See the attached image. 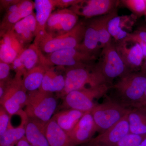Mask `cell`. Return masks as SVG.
I'll return each instance as SVG.
<instances>
[{
  "instance_id": "cell-31",
  "label": "cell",
  "mask_w": 146,
  "mask_h": 146,
  "mask_svg": "<svg viewBox=\"0 0 146 146\" xmlns=\"http://www.w3.org/2000/svg\"><path fill=\"white\" fill-rule=\"evenodd\" d=\"M146 136L129 133L114 146H138Z\"/></svg>"
},
{
  "instance_id": "cell-25",
  "label": "cell",
  "mask_w": 146,
  "mask_h": 146,
  "mask_svg": "<svg viewBox=\"0 0 146 146\" xmlns=\"http://www.w3.org/2000/svg\"><path fill=\"white\" fill-rule=\"evenodd\" d=\"M85 113L76 110L67 109L56 113L52 118L69 135Z\"/></svg>"
},
{
  "instance_id": "cell-29",
  "label": "cell",
  "mask_w": 146,
  "mask_h": 146,
  "mask_svg": "<svg viewBox=\"0 0 146 146\" xmlns=\"http://www.w3.org/2000/svg\"><path fill=\"white\" fill-rule=\"evenodd\" d=\"M117 15V11L115 10L108 14L96 18L100 47L102 49L112 42V36L108 31V23L111 18Z\"/></svg>"
},
{
  "instance_id": "cell-30",
  "label": "cell",
  "mask_w": 146,
  "mask_h": 146,
  "mask_svg": "<svg viewBox=\"0 0 146 146\" xmlns=\"http://www.w3.org/2000/svg\"><path fill=\"white\" fill-rule=\"evenodd\" d=\"M121 1L136 16H141L146 13L145 0H123Z\"/></svg>"
},
{
  "instance_id": "cell-41",
  "label": "cell",
  "mask_w": 146,
  "mask_h": 146,
  "mask_svg": "<svg viewBox=\"0 0 146 146\" xmlns=\"http://www.w3.org/2000/svg\"><path fill=\"white\" fill-rule=\"evenodd\" d=\"M141 29L146 31V27H145L141 28Z\"/></svg>"
},
{
  "instance_id": "cell-42",
  "label": "cell",
  "mask_w": 146,
  "mask_h": 146,
  "mask_svg": "<svg viewBox=\"0 0 146 146\" xmlns=\"http://www.w3.org/2000/svg\"><path fill=\"white\" fill-rule=\"evenodd\" d=\"M143 108H145V109L146 110V107H144Z\"/></svg>"
},
{
  "instance_id": "cell-4",
  "label": "cell",
  "mask_w": 146,
  "mask_h": 146,
  "mask_svg": "<svg viewBox=\"0 0 146 146\" xmlns=\"http://www.w3.org/2000/svg\"><path fill=\"white\" fill-rule=\"evenodd\" d=\"M57 100L52 93L40 89L29 92L25 111L29 118L47 123L52 117Z\"/></svg>"
},
{
  "instance_id": "cell-36",
  "label": "cell",
  "mask_w": 146,
  "mask_h": 146,
  "mask_svg": "<svg viewBox=\"0 0 146 146\" xmlns=\"http://www.w3.org/2000/svg\"><path fill=\"white\" fill-rule=\"evenodd\" d=\"M18 0H1V8L6 9L11 5L18 1Z\"/></svg>"
},
{
  "instance_id": "cell-1",
  "label": "cell",
  "mask_w": 146,
  "mask_h": 146,
  "mask_svg": "<svg viewBox=\"0 0 146 146\" xmlns=\"http://www.w3.org/2000/svg\"><path fill=\"white\" fill-rule=\"evenodd\" d=\"M65 77V87L60 93V96L63 98L70 92L86 88V86L96 87L110 84L96 65L92 64L67 68Z\"/></svg>"
},
{
  "instance_id": "cell-17",
  "label": "cell",
  "mask_w": 146,
  "mask_h": 146,
  "mask_svg": "<svg viewBox=\"0 0 146 146\" xmlns=\"http://www.w3.org/2000/svg\"><path fill=\"white\" fill-rule=\"evenodd\" d=\"M0 35V61L11 64L26 48L11 30Z\"/></svg>"
},
{
  "instance_id": "cell-12",
  "label": "cell",
  "mask_w": 146,
  "mask_h": 146,
  "mask_svg": "<svg viewBox=\"0 0 146 146\" xmlns=\"http://www.w3.org/2000/svg\"><path fill=\"white\" fill-rule=\"evenodd\" d=\"M34 9V2L29 0H18L7 7L0 25V35L11 30L15 24L31 15Z\"/></svg>"
},
{
  "instance_id": "cell-34",
  "label": "cell",
  "mask_w": 146,
  "mask_h": 146,
  "mask_svg": "<svg viewBox=\"0 0 146 146\" xmlns=\"http://www.w3.org/2000/svg\"><path fill=\"white\" fill-rule=\"evenodd\" d=\"M10 64L0 61V82H7L10 79L9 74L11 69Z\"/></svg>"
},
{
  "instance_id": "cell-28",
  "label": "cell",
  "mask_w": 146,
  "mask_h": 146,
  "mask_svg": "<svg viewBox=\"0 0 146 146\" xmlns=\"http://www.w3.org/2000/svg\"><path fill=\"white\" fill-rule=\"evenodd\" d=\"M127 19V18H122L117 15L111 18L108 22V31L115 43L125 40L130 35V33L123 29L126 27L125 21Z\"/></svg>"
},
{
  "instance_id": "cell-9",
  "label": "cell",
  "mask_w": 146,
  "mask_h": 146,
  "mask_svg": "<svg viewBox=\"0 0 146 146\" xmlns=\"http://www.w3.org/2000/svg\"><path fill=\"white\" fill-rule=\"evenodd\" d=\"M96 58L81 51L77 48L59 50L41 55V62L50 66L70 68L83 64H91Z\"/></svg>"
},
{
  "instance_id": "cell-32",
  "label": "cell",
  "mask_w": 146,
  "mask_h": 146,
  "mask_svg": "<svg viewBox=\"0 0 146 146\" xmlns=\"http://www.w3.org/2000/svg\"><path fill=\"white\" fill-rule=\"evenodd\" d=\"M129 39L137 42L140 45L143 50L144 59L146 58V31L141 28L130 33Z\"/></svg>"
},
{
  "instance_id": "cell-40",
  "label": "cell",
  "mask_w": 146,
  "mask_h": 146,
  "mask_svg": "<svg viewBox=\"0 0 146 146\" xmlns=\"http://www.w3.org/2000/svg\"><path fill=\"white\" fill-rule=\"evenodd\" d=\"M138 146H146V138Z\"/></svg>"
},
{
  "instance_id": "cell-44",
  "label": "cell",
  "mask_w": 146,
  "mask_h": 146,
  "mask_svg": "<svg viewBox=\"0 0 146 146\" xmlns=\"http://www.w3.org/2000/svg\"></svg>"
},
{
  "instance_id": "cell-14",
  "label": "cell",
  "mask_w": 146,
  "mask_h": 146,
  "mask_svg": "<svg viewBox=\"0 0 146 146\" xmlns=\"http://www.w3.org/2000/svg\"><path fill=\"white\" fill-rule=\"evenodd\" d=\"M128 114L109 129L92 138L89 141L90 144L97 146H115L130 133Z\"/></svg>"
},
{
  "instance_id": "cell-7",
  "label": "cell",
  "mask_w": 146,
  "mask_h": 146,
  "mask_svg": "<svg viewBox=\"0 0 146 146\" xmlns=\"http://www.w3.org/2000/svg\"><path fill=\"white\" fill-rule=\"evenodd\" d=\"M99 62L96 64L102 75L109 84L131 72L118 53L115 42H112L102 49Z\"/></svg>"
},
{
  "instance_id": "cell-21",
  "label": "cell",
  "mask_w": 146,
  "mask_h": 146,
  "mask_svg": "<svg viewBox=\"0 0 146 146\" xmlns=\"http://www.w3.org/2000/svg\"><path fill=\"white\" fill-rule=\"evenodd\" d=\"M18 115L21 116V123L18 126L14 127L10 123L5 132L0 136V146H14L25 136L26 125L28 117L23 110Z\"/></svg>"
},
{
  "instance_id": "cell-23",
  "label": "cell",
  "mask_w": 146,
  "mask_h": 146,
  "mask_svg": "<svg viewBox=\"0 0 146 146\" xmlns=\"http://www.w3.org/2000/svg\"><path fill=\"white\" fill-rule=\"evenodd\" d=\"M45 133L50 146H72L68 133L52 117L46 123Z\"/></svg>"
},
{
  "instance_id": "cell-24",
  "label": "cell",
  "mask_w": 146,
  "mask_h": 146,
  "mask_svg": "<svg viewBox=\"0 0 146 146\" xmlns=\"http://www.w3.org/2000/svg\"><path fill=\"white\" fill-rule=\"evenodd\" d=\"M65 77L58 72L54 66L48 68L43 79L40 90L48 93H58L60 94L64 89Z\"/></svg>"
},
{
  "instance_id": "cell-2",
  "label": "cell",
  "mask_w": 146,
  "mask_h": 146,
  "mask_svg": "<svg viewBox=\"0 0 146 146\" xmlns=\"http://www.w3.org/2000/svg\"><path fill=\"white\" fill-rule=\"evenodd\" d=\"M85 29V21H79L77 25L67 33L52 36L45 32L35 38L33 44L43 55L65 49L77 48L83 41Z\"/></svg>"
},
{
  "instance_id": "cell-20",
  "label": "cell",
  "mask_w": 146,
  "mask_h": 146,
  "mask_svg": "<svg viewBox=\"0 0 146 146\" xmlns=\"http://www.w3.org/2000/svg\"><path fill=\"white\" fill-rule=\"evenodd\" d=\"M46 123L28 117L26 125L25 136L32 145L50 146L45 133Z\"/></svg>"
},
{
  "instance_id": "cell-3",
  "label": "cell",
  "mask_w": 146,
  "mask_h": 146,
  "mask_svg": "<svg viewBox=\"0 0 146 146\" xmlns=\"http://www.w3.org/2000/svg\"><path fill=\"white\" fill-rule=\"evenodd\" d=\"M110 88L114 89L119 102L128 108L138 107L146 89V75L131 72L119 78Z\"/></svg>"
},
{
  "instance_id": "cell-43",
  "label": "cell",
  "mask_w": 146,
  "mask_h": 146,
  "mask_svg": "<svg viewBox=\"0 0 146 146\" xmlns=\"http://www.w3.org/2000/svg\"></svg>"
},
{
  "instance_id": "cell-5",
  "label": "cell",
  "mask_w": 146,
  "mask_h": 146,
  "mask_svg": "<svg viewBox=\"0 0 146 146\" xmlns=\"http://www.w3.org/2000/svg\"><path fill=\"white\" fill-rule=\"evenodd\" d=\"M131 108L124 105L117 101H106L98 104L91 111L100 133L115 125L128 114Z\"/></svg>"
},
{
  "instance_id": "cell-19",
  "label": "cell",
  "mask_w": 146,
  "mask_h": 146,
  "mask_svg": "<svg viewBox=\"0 0 146 146\" xmlns=\"http://www.w3.org/2000/svg\"><path fill=\"white\" fill-rule=\"evenodd\" d=\"M36 30L35 14L33 12L31 15L15 24L11 31L25 46L35 39Z\"/></svg>"
},
{
  "instance_id": "cell-16",
  "label": "cell",
  "mask_w": 146,
  "mask_h": 146,
  "mask_svg": "<svg viewBox=\"0 0 146 146\" xmlns=\"http://www.w3.org/2000/svg\"><path fill=\"white\" fill-rule=\"evenodd\" d=\"M96 131V126L91 112H85L69 134L72 146L89 142Z\"/></svg>"
},
{
  "instance_id": "cell-27",
  "label": "cell",
  "mask_w": 146,
  "mask_h": 146,
  "mask_svg": "<svg viewBox=\"0 0 146 146\" xmlns=\"http://www.w3.org/2000/svg\"><path fill=\"white\" fill-rule=\"evenodd\" d=\"M128 119L130 133L146 136V110L144 108H131Z\"/></svg>"
},
{
  "instance_id": "cell-37",
  "label": "cell",
  "mask_w": 146,
  "mask_h": 146,
  "mask_svg": "<svg viewBox=\"0 0 146 146\" xmlns=\"http://www.w3.org/2000/svg\"><path fill=\"white\" fill-rule=\"evenodd\" d=\"M16 146H33L31 145L27 140L25 136L18 141Z\"/></svg>"
},
{
  "instance_id": "cell-10",
  "label": "cell",
  "mask_w": 146,
  "mask_h": 146,
  "mask_svg": "<svg viewBox=\"0 0 146 146\" xmlns=\"http://www.w3.org/2000/svg\"><path fill=\"white\" fill-rule=\"evenodd\" d=\"M78 16L69 8L56 11L48 20L45 32L52 36L67 33L78 23Z\"/></svg>"
},
{
  "instance_id": "cell-38",
  "label": "cell",
  "mask_w": 146,
  "mask_h": 146,
  "mask_svg": "<svg viewBox=\"0 0 146 146\" xmlns=\"http://www.w3.org/2000/svg\"><path fill=\"white\" fill-rule=\"evenodd\" d=\"M146 91H145V94L143 98H142V100L138 104V107H146Z\"/></svg>"
},
{
  "instance_id": "cell-22",
  "label": "cell",
  "mask_w": 146,
  "mask_h": 146,
  "mask_svg": "<svg viewBox=\"0 0 146 146\" xmlns=\"http://www.w3.org/2000/svg\"><path fill=\"white\" fill-rule=\"evenodd\" d=\"M34 7L36 11V38L45 32L47 22L55 6L53 0H35Z\"/></svg>"
},
{
  "instance_id": "cell-18",
  "label": "cell",
  "mask_w": 146,
  "mask_h": 146,
  "mask_svg": "<svg viewBox=\"0 0 146 146\" xmlns=\"http://www.w3.org/2000/svg\"><path fill=\"white\" fill-rule=\"evenodd\" d=\"M96 18H91L85 21L86 29L84 38L77 48L81 51L96 58L101 49Z\"/></svg>"
},
{
  "instance_id": "cell-15",
  "label": "cell",
  "mask_w": 146,
  "mask_h": 146,
  "mask_svg": "<svg viewBox=\"0 0 146 146\" xmlns=\"http://www.w3.org/2000/svg\"><path fill=\"white\" fill-rule=\"evenodd\" d=\"M41 62V53L33 44L26 48L11 64V68L16 72L15 75L23 77L29 71Z\"/></svg>"
},
{
  "instance_id": "cell-11",
  "label": "cell",
  "mask_w": 146,
  "mask_h": 146,
  "mask_svg": "<svg viewBox=\"0 0 146 146\" xmlns=\"http://www.w3.org/2000/svg\"><path fill=\"white\" fill-rule=\"evenodd\" d=\"M119 2L120 1L114 0H80L69 8L78 16L91 19L116 10Z\"/></svg>"
},
{
  "instance_id": "cell-8",
  "label": "cell",
  "mask_w": 146,
  "mask_h": 146,
  "mask_svg": "<svg viewBox=\"0 0 146 146\" xmlns=\"http://www.w3.org/2000/svg\"><path fill=\"white\" fill-rule=\"evenodd\" d=\"M27 92L23 84L22 77L15 75L7 82L4 94L0 99V103L11 117L18 115L26 106L28 99Z\"/></svg>"
},
{
  "instance_id": "cell-6",
  "label": "cell",
  "mask_w": 146,
  "mask_h": 146,
  "mask_svg": "<svg viewBox=\"0 0 146 146\" xmlns=\"http://www.w3.org/2000/svg\"><path fill=\"white\" fill-rule=\"evenodd\" d=\"M110 87L109 84H105L72 91L64 97L63 106L84 112H91L98 104L95 100L105 96Z\"/></svg>"
},
{
  "instance_id": "cell-39",
  "label": "cell",
  "mask_w": 146,
  "mask_h": 146,
  "mask_svg": "<svg viewBox=\"0 0 146 146\" xmlns=\"http://www.w3.org/2000/svg\"><path fill=\"white\" fill-rule=\"evenodd\" d=\"M141 72L146 75V58L144 60L142 66H141Z\"/></svg>"
},
{
  "instance_id": "cell-45",
  "label": "cell",
  "mask_w": 146,
  "mask_h": 146,
  "mask_svg": "<svg viewBox=\"0 0 146 146\" xmlns=\"http://www.w3.org/2000/svg\"><path fill=\"white\" fill-rule=\"evenodd\" d=\"M145 14H146V13Z\"/></svg>"
},
{
  "instance_id": "cell-26",
  "label": "cell",
  "mask_w": 146,
  "mask_h": 146,
  "mask_svg": "<svg viewBox=\"0 0 146 146\" xmlns=\"http://www.w3.org/2000/svg\"><path fill=\"white\" fill-rule=\"evenodd\" d=\"M49 66L41 63L24 75L23 84L27 91L32 92L40 89L45 73Z\"/></svg>"
},
{
  "instance_id": "cell-33",
  "label": "cell",
  "mask_w": 146,
  "mask_h": 146,
  "mask_svg": "<svg viewBox=\"0 0 146 146\" xmlns=\"http://www.w3.org/2000/svg\"><path fill=\"white\" fill-rule=\"evenodd\" d=\"M11 117L6 110L1 106L0 107V136L4 133L11 122Z\"/></svg>"
},
{
  "instance_id": "cell-13",
  "label": "cell",
  "mask_w": 146,
  "mask_h": 146,
  "mask_svg": "<svg viewBox=\"0 0 146 146\" xmlns=\"http://www.w3.org/2000/svg\"><path fill=\"white\" fill-rule=\"evenodd\" d=\"M115 43L118 53L129 71L136 72L141 70L144 58L140 45L129 38Z\"/></svg>"
},
{
  "instance_id": "cell-35",
  "label": "cell",
  "mask_w": 146,
  "mask_h": 146,
  "mask_svg": "<svg viewBox=\"0 0 146 146\" xmlns=\"http://www.w3.org/2000/svg\"><path fill=\"white\" fill-rule=\"evenodd\" d=\"M80 0H53L55 7L59 9L68 8L74 5L79 1Z\"/></svg>"
}]
</instances>
